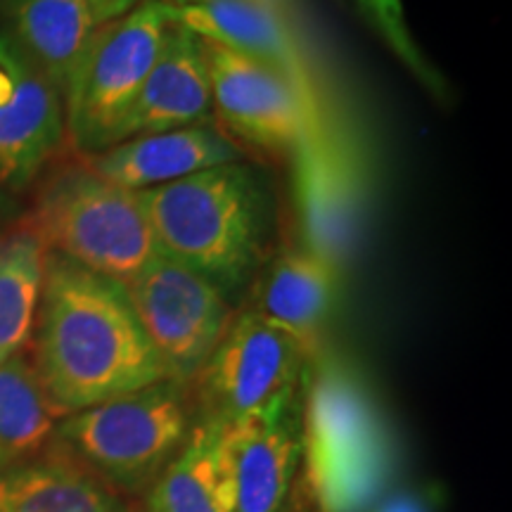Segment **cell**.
I'll list each match as a JSON object with an SVG mask.
<instances>
[{"instance_id": "obj_1", "label": "cell", "mask_w": 512, "mask_h": 512, "mask_svg": "<svg viewBox=\"0 0 512 512\" xmlns=\"http://www.w3.org/2000/svg\"><path fill=\"white\" fill-rule=\"evenodd\" d=\"M31 342L57 418L166 380L124 285L50 249Z\"/></svg>"}, {"instance_id": "obj_2", "label": "cell", "mask_w": 512, "mask_h": 512, "mask_svg": "<svg viewBox=\"0 0 512 512\" xmlns=\"http://www.w3.org/2000/svg\"><path fill=\"white\" fill-rule=\"evenodd\" d=\"M138 200L159 252L202 275L230 302L249 290L275 252L278 211L271 183L247 159L140 190Z\"/></svg>"}, {"instance_id": "obj_3", "label": "cell", "mask_w": 512, "mask_h": 512, "mask_svg": "<svg viewBox=\"0 0 512 512\" xmlns=\"http://www.w3.org/2000/svg\"><path fill=\"white\" fill-rule=\"evenodd\" d=\"M299 456L318 512H368L396 470L389 422L356 368L318 351L304 368Z\"/></svg>"}, {"instance_id": "obj_4", "label": "cell", "mask_w": 512, "mask_h": 512, "mask_svg": "<svg viewBox=\"0 0 512 512\" xmlns=\"http://www.w3.org/2000/svg\"><path fill=\"white\" fill-rule=\"evenodd\" d=\"M197 422L192 389L159 380L57 420L50 444L128 501L145 498Z\"/></svg>"}, {"instance_id": "obj_5", "label": "cell", "mask_w": 512, "mask_h": 512, "mask_svg": "<svg viewBox=\"0 0 512 512\" xmlns=\"http://www.w3.org/2000/svg\"><path fill=\"white\" fill-rule=\"evenodd\" d=\"M29 223L50 252L121 285L162 256L138 192L98 174L79 155L60 157L34 185Z\"/></svg>"}, {"instance_id": "obj_6", "label": "cell", "mask_w": 512, "mask_h": 512, "mask_svg": "<svg viewBox=\"0 0 512 512\" xmlns=\"http://www.w3.org/2000/svg\"><path fill=\"white\" fill-rule=\"evenodd\" d=\"M171 24V5L143 0L126 15L95 27L62 98L67 145L74 155L91 157L112 147Z\"/></svg>"}, {"instance_id": "obj_7", "label": "cell", "mask_w": 512, "mask_h": 512, "mask_svg": "<svg viewBox=\"0 0 512 512\" xmlns=\"http://www.w3.org/2000/svg\"><path fill=\"white\" fill-rule=\"evenodd\" d=\"M309 363L302 344L252 309L235 313L214 354L192 382L197 418L235 427L297 394Z\"/></svg>"}, {"instance_id": "obj_8", "label": "cell", "mask_w": 512, "mask_h": 512, "mask_svg": "<svg viewBox=\"0 0 512 512\" xmlns=\"http://www.w3.org/2000/svg\"><path fill=\"white\" fill-rule=\"evenodd\" d=\"M214 121L242 147L292 155L328 124L323 100L311 98L283 72L216 43L202 41Z\"/></svg>"}, {"instance_id": "obj_9", "label": "cell", "mask_w": 512, "mask_h": 512, "mask_svg": "<svg viewBox=\"0 0 512 512\" xmlns=\"http://www.w3.org/2000/svg\"><path fill=\"white\" fill-rule=\"evenodd\" d=\"M124 290L162 361L166 380L192 387L233 323V302L202 275L164 254L126 280Z\"/></svg>"}, {"instance_id": "obj_10", "label": "cell", "mask_w": 512, "mask_h": 512, "mask_svg": "<svg viewBox=\"0 0 512 512\" xmlns=\"http://www.w3.org/2000/svg\"><path fill=\"white\" fill-rule=\"evenodd\" d=\"M67 145L62 95L0 31V188L22 195Z\"/></svg>"}, {"instance_id": "obj_11", "label": "cell", "mask_w": 512, "mask_h": 512, "mask_svg": "<svg viewBox=\"0 0 512 512\" xmlns=\"http://www.w3.org/2000/svg\"><path fill=\"white\" fill-rule=\"evenodd\" d=\"M292 159L299 245L342 268L354 252L363 209V181L351 147L328 121L292 152Z\"/></svg>"}, {"instance_id": "obj_12", "label": "cell", "mask_w": 512, "mask_h": 512, "mask_svg": "<svg viewBox=\"0 0 512 512\" xmlns=\"http://www.w3.org/2000/svg\"><path fill=\"white\" fill-rule=\"evenodd\" d=\"M339 271L304 245L278 249L249 285L247 309L297 339L311 361L325 349V332L339 302Z\"/></svg>"}, {"instance_id": "obj_13", "label": "cell", "mask_w": 512, "mask_h": 512, "mask_svg": "<svg viewBox=\"0 0 512 512\" xmlns=\"http://www.w3.org/2000/svg\"><path fill=\"white\" fill-rule=\"evenodd\" d=\"M174 22L202 41L216 43L283 72L311 98L323 100L318 76L294 19L259 0H204L171 8Z\"/></svg>"}, {"instance_id": "obj_14", "label": "cell", "mask_w": 512, "mask_h": 512, "mask_svg": "<svg viewBox=\"0 0 512 512\" xmlns=\"http://www.w3.org/2000/svg\"><path fill=\"white\" fill-rule=\"evenodd\" d=\"M245 159V147L235 143L214 119H207L200 124L121 140L98 155L86 157V162L110 181L140 192Z\"/></svg>"}, {"instance_id": "obj_15", "label": "cell", "mask_w": 512, "mask_h": 512, "mask_svg": "<svg viewBox=\"0 0 512 512\" xmlns=\"http://www.w3.org/2000/svg\"><path fill=\"white\" fill-rule=\"evenodd\" d=\"M235 512H285L299 463L297 394L228 427Z\"/></svg>"}, {"instance_id": "obj_16", "label": "cell", "mask_w": 512, "mask_h": 512, "mask_svg": "<svg viewBox=\"0 0 512 512\" xmlns=\"http://www.w3.org/2000/svg\"><path fill=\"white\" fill-rule=\"evenodd\" d=\"M211 117L214 112L202 38L174 22L131 110L121 119L112 145L147 133L200 124Z\"/></svg>"}, {"instance_id": "obj_17", "label": "cell", "mask_w": 512, "mask_h": 512, "mask_svg": "<svg viewBox=\"0 0 512 512\" xmlns=\"http://www.w3.org/2000/svg\"><path fill=\"white\" fill-rule=\"evenodd\" d=\"M0 512H140L93 472L48 444L34 458L0 467Z\"/></svg>"}, {"instance_id": "obj_18", "label": "cell", "mask_w": 512, "mask_h": 512, "mask_svg": "<svg viewBox=\"0 0 512 512\" xmlns=\"http://www.w3.org/2000/svg\"><path fill=\"white\" fill-rule=\"evenodd\" d=\"M95 27L86 0H0V31L48 76L62 98Z\"/></svg>"}, {"instance_id": "obj_19", "label": "cell", "mask_w": 512, "mask_h": 512, "mask_svg": "<svg viewBox=\"0 0 512 512\" xmlns=\"http://www.w3.org/2000/svg\"><path fill=\"white\" fill-rule=\"evenodd\" d=\"M143 512H235L228 427L197 418L185 446L145 494Z\"/></svg>"}, {"instance_id": "obj_20", "label": "cell", "mask_w": 512, "mask_h": 512, "mask_svg": "<svg viewBox=\"0 0 512 512\" xmlns=\"http://www.w3.org/2000/svg\"><path fill=\"white\" fill-rule=\"evenodd\" d=\"M48 247L27 221L0 228V363L31 342Z\"/></svg>"}, {"instance_id": "obj_21", "label": "cell", "mask_w": 512, "mask_h": 512, "mask_svg": "<svg viewBox=\"0 0 512 512\" xmlns=\"http://www.w3.org/2000/svg\"><path fill=\"white\" fill-rule=\"evenodd\" d=\"M57 420L31 358L22 351L0 363V467L41 453L53 439Z\"/></svg>"}, {"instance_id": "obj_22", "label": "cell", "mask_w": 512, "mask_h": 512, "mask_svg": "<svg viewBox=\"0 0 512 512\" xmlns=\"http://www.w3.org/2000/svg\"><path fill=\"white\" fill-rule=\"evenodd\" d=\"M351 3L361 12V17L366 19L368 27L382 38L384 46L392 50L396 60L411 72L413 79L425 91L437 95V98H444V81H441L437 69L427 62V57L422 55L420 46L415 43L401 0H351Z\"/></svg>"}, {"instance_id": "obj_23", "label": "cell", "mask_w": 512, "mask_h": 512, "mask_svg": "<svg viewBox=\"0 0 512 512\" xmlns=\"http://www.w3.org/2000/svg\"><path fill=\"white\" fill-rule=\"evenodd\" d=\"M88 8L93 12V19L95 24H105V22H112V19H117L121 15H126V12H131L136 5L143 3V0H86Z\"/></svg>"}, {"instance_id": "obj_24", "label": "cell", "mask_w": 512, "mask_h": 512, "mask_svg": "<svg viewBox=\"0 0 512 512\" xmlns=\"http://www.w3.org/2000/svg\"><path fill=\"white\" fill-rule=\"evenodd\" d=\"M375 512H430L418 496H396L392 501L380 505Z\"/></svg>"}, {"instance_id": "obj_25", "label": "cell", "mask_w": 512, "mask_h": 512, "mask_svg": "<svg viewBox=\"0 0 512 512\" xmlns=\"http://www.w3.org/2000/svg\"><path fill=\"white\" fill-rule=\"evenodd\" d=\"M17 214H19V207L15 204V195H10L8 190L0 188V228L15 223Z\"/></svg>"}, {"instance_id": "obj_26", "label": "cell", "mask_w": 512, "mask_h": 512, "mask_svg": "<svg viewBox=\"0 0 512 512\" xmlns=\"http://www.w3.org/2000/svg\"><path fill=\"white\" fill-rule=\"evenodd\" d=\"M259 3L271 5V8L280 10V12H283V15L292 17V19H294V10H297V0H259Z\"/></svg>"}, {"instance_id": "obj_27", "label": "cell", "mask_w": 512, "mask_h": 512, "mask_svg": "<svg viewBox=\"0 0 512 512\" xmlns=\"http://www.w3.org/2000/svg\"><path fill=\"white\" fill-rule=\"evenodd\" d=\"M162 3L171 5V8H188V5H197L204 3V0H162Z\"/></svg>"}]
</instances>
